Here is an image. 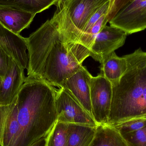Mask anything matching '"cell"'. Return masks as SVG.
<instances>
[{
    "label": "cell",
    "instance_id": "cell-7",
    "mask_svg": "<svg viewBox=\"0 0 146 146\" xmlns=\"http://www.w3.org/2000/svg\"><path fill=\"white\" fill-rule=\"evenodd\" d=\"M112 98L111 83L100 74L93 76L91 82L92 114L97 125L107 124Z\"/></svg>",
    "mask_w": 146,
    "mask_h": 146
},
{
    "label": "cell",
    "instance_id": "cell-24",
    "mask_svg": "<svg viewBox=\"0 0 146 146\" xmlns=\"http://www.w3.org/2000/svg\"><path fill=\"white\" fill-rule=\"evenodd\" d=\"M44 143H45V138L38 141L32 146H44Z\"/></svg>",
    "mask_w": 146,
    "mask_h": 146
},
{
    "label": "cell",
    "instance_id": "cell-10",
    "mask_svg": "<svg viewBox=\"0 0 146 146\" xmlns=\"http://www.w3.org/2000/svg\"><path fill=\"white\" fill-rule=\"evenodd\" d=\"M92 77V76L86 68L82 66L78 72L68 79L61 87L68 90L92 117L91 101Z\"/></svg>",
    "mask_w": 146,
    "mask_h": 146
},
{
    "label": "cell",
    "instance_id": "cell-25",
    "mask_svg": "<svg viewBox=\"0 0 146 146\" xmlns=\"http://www.w3.org/2000/svg\"><path fill=\"white\" fill-rule=\"evenodd\" d=\"M58 1V2H57V3H61L65 1L66 0H57Z\"/></svg>",
    "mask_w": 146,
    "mask_h": 146
},
{
    "label": "cell",
    "instance_id": "cell-13",
    "mask_svg": "<svg viewBox=\"0 0 146 146\" xmlns=\"http://www.w3.org/2000/svg\"><path fill=\"white\" fill-rule=\"evenodd\" d=\"M36 14L26 11L7 7H0V23L5 28L20 34L28 28Z\"/></svg>",
    "mask_w": 146,
    "mask_h": 146
},
{
    "label": "cell",
    "instance_id": "cell-8",
    "mask_svg": "<svg viewBox=\"0 0 146 146\" xmlns=\"http://www.w3.org/2000/svg\"><path fill=\"white\" fill-rule=\"evenodd\" d=\"M110 25L127 35L146 29V0H133L121 9L109 21Z\"/></svg>",
    "mask_w": 146,
    "mask_h": 146
},
{
    "label": "cell",
    "instance_id": "cell-21",
    "mask_svg": "<svg viewBox=\"0 0 146 146\" xmlns=\"http://www.w3.org/2000/svg\"><path fill=\"white\" fill-rule=\"evenodd\" d=\"M122 135L128 146H146V126L138 131Z\"/></svg>",
    "mask_w": 146,
    "mask_h": 146
},
{
    "label": "cell",
    "instance_id": "cell-23",
    "mask_svg": "<svg viewBox=\"0 0 146 146\" xmlns=\"http://www.w3.org/2000/svg\"><path fill=\"white\" fill-rule=\"evenodd\" d=\"M10 60V58L0 48V77L2 80L8 72Z\"/></svg>",
    "mask_w": 146,
    "mask_h": 146
},
{
    "label": "cell",
    "instance_id": "cell-12",
    "mask_svg": "<svg viewBox=\"0 0 146 146\" xmlns=\"http://www.w3.org/2000/svg\"><path fill=\"white\" fill-rule=\"evenodd\" d=\"M24 69L10 59L9 69L0 85V106L11 104L17 97L26 77Z\"/></svg>",
    "mask_w": 146,
    "mask_h": 146
},
{
    "label": "cell",
    "instance_id": "cell-11",
    "mask_svg": "<svg viewBox=\"0 0 146 146\" xmlns=\"http://www.w3.org/2000/svg\"><path fill=\"white\" fill-rule=\"evenodd\" d=\"M19 133L16 97L9 105L0 106V146H16Z\"/></svg>",
    "mask_w": 146,
    "mask_h": 146
},
{
    "label": "cell",
    "instance_id": "cell-5",
    "mask_svg": "<svg viewBox=\"0 0 146 146\" xmlns=\"http://www.w3.org/2000/svg\"><path fill=\"white\" fill-rule=\"evenodd\" d=\"M29 62L27 76L43 80L44 68L47 57L54 44L57 42H65L57 23L48 20L26 38Z\"/></svg>",
    "mask_w": 146,
    "mask_h": 146
},
{
    "label": "cell",
    "instance_id": "cell-1",
    "mask_svg": "<svg viewBox=\"0 0 146 146\" xmlns=\"http://www.w3.org/2000/svg\"><path fill=\"white\" fill-rule=\"evenodd\" d=\"M55 98V88L47 81L26 77L17 97L16 146H32L46 138L58 119Z\"/></svg>",
    "mask_w": 146,
    "mask_h": 146
},
{
    "label": "cell",
    "instance_id": "cell-9",
    "mask_svg": "<svg viewBox=\"0 0 146 146\" xmlns=\"http://www.w3.org/2000/svg\"><path fill=\"white\" fill-rule=\"evenodd\" d=\"M127 34L112 26H105L97 35L90 48L91 55L101 62L104 57L123 46Z\"/></svg>",
    "mask_w": 146,
    "mask_h": 146
},
{
    "label": "cell",
    "instance_id": "cell-17",
    "mask_svg": "<svg viewBox=\"0 0 146 146\" xmlns=\"http://www.w3.org/2000/svg\"><path fill=\"white\" fill-rule=\"evenodd\" d=\"M57 2V0H0V7L10 8L36 15L56 5Z\"/></svg>",
    "mask_w": 146,
    "mask_h": 146
},
{
    "label": "cell",
    "instance_id": "cell-3",
    "mask_svg": "<svg viewBox=\"0 0 146 146\" xmlns=\"http://www.w3.org/2000/svg\"><path fill=\"white\" fill-rule=\"evenodd\" d=\"M90 50L80 44L57 42L53 45L44 64L43 80L53 86L63 83L82 67Z\"/></svg>",
    "mask_w": 146,
    "mask_h": 146
},
{
    "label": "cell",
    "instance_id": "cell-4",
    "mask_svg": "<svg viewBox=\"0 0 146 146\" xmlns=\"http://www.w3.org/2000/svg\"><path fill=\"white\" fill-rule=\"evenodd\" d=\"M110 0H66L56 4L53 19L65 42H77L94 13Z\"/></svg>",
    "mask_w": 146,
    "mask_h": 146
},
{
    "label": "cell",
    "instance_id": "cell-19",
    "mask_svg": "<svg viewBox=\"0 0 146 146\" xmlns=\"http://www.w3.org/2000/svg\"><path fill=\"white\" fill-rule=\"evenodd\" d=\"M68 123L57 121L45 138L44 146H67Z\"/></svg>",
    "mask_w": 146,
    "mask_h": 146
},
{
    "label": "cell",
    "instance_id": "cell-16",
    "mask_svg": "<svg viewBox=\"0 0 146 146\" xmlns=\"http://www.w3.org/2000/svg\"><path fill=\"white\" fill-rule=\"evenodd\" d=\"M97 126L68 124L67 146H91L95 136Z\"/></svg>",
    "mask_w": 146,
    "mask_h": 146
},
{
    "label": "cell",
    "instance_id": "cell-6",
    "mask_svg": "<svg viewBox=\"0 0 146 146\" xmlns=\"http://www.w3.org/2000/svg\"><path fill=\"white\" fill-rule=\"evenodd\" d=\"M55 104L58 121L92 127L98 125L92 117L64 88L56 89Z\"/></svg>",
    "mask_w": 146,
    "mask_h": 146
},
{
    "label": "cell",
    "instance_id": "cell-20",
    "mask_svg": "<svg viewBox=\"0 0 146 146\" xmlns=\"http://www.w3.org/2000/svg\"><path fill=\"white\" fill-rule=\"evenodd\" d=\"M146 126V117L131 119L113 126L123 135L138 131Z\"/></svg>",
    "mask_w": 146,
    "mask_h": 146
},
{
    "label": "cell",
    "instance_id": "cell-18",
    "mask_svg": "<svg viewBox=\"0 0 146 146\" xmlns=\"http://www.w3.org/2000/svg\"><path fill=\"white\" fill-rule=\"evenodd\" d=\"M108 22V15H103L95 23L83 30L77 43L90 50L96 36Z\"/></svg>",
    "mask_w": 146,
    "mask_h": 146
},
{
    "label": "cell",
    "instance_id": "cell-22",
    "mask_svg": "<svg viewBox=\"0 0 146 146\" xmlns=\"http://www.w3.org/2000/svg\"><path fill=\"white\" fill-rule=\"evenodd\" d=\"M133 0H110V7L108 14L109 22L126 5Z\"/></svg>",
    "mask_w": 146,
    "mask_h": 146
},
{
    "label": "cell",
    "instance_id": "cell-15",
    "mask_svg": "<svg viewBox=\"0 0 146 146\" xmlns=\"http://www.w3.org/2000/svg\"><path fill=\"white\" fill-rule=\"evenodd\" d=\"M90 146H128L124 137L114 126L100 124Z\"/></svg>",
    "mask_w": 146,
    "mask_h": 146
},
{
    "label": "cell",
    "instance_id": "cell-2",
    "mask_svg": "<svg viewBox=\"0 0 146 146\" xmlns=\"http://www.w3.org/2000/svg\"><path fill=\"white\" fill-rule=\"evenodd\" d=\"M125 56L127 69L112 86L109 125L146 117V52L139 48Z\"/></svg>",
    "mask_w": 146,
    "mask_h": 146
},
{
    "label": "cell",
    "instance_id": "cell-14",
    "mask_svg": "<svg viewBox=\"0 0 146 146\" xmlns=\"http://www.w3.org/2000/svg\"><path fill=\"white\" fill-rule=\"evenodd\" d=\"M101 63V74L112 86H116L127 69V61L125 56L119 57L115 52L104 57Z\"/></svg>",
    "mask_w": 146,
    "mask_h": 146
}]
</instances>
